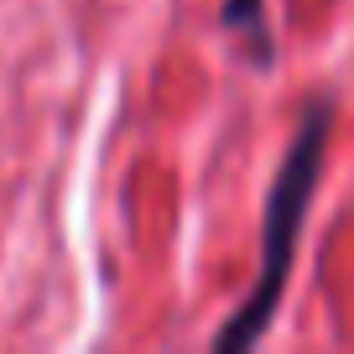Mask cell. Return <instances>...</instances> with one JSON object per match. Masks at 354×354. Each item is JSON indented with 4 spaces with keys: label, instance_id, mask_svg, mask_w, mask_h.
Returning <instances> with one entry per match:
<instances>
[{
    "label": "cell",
    "instance_id": "6da1fadb",
    "mask_svg": "<svg viewBox=\"0 0 354 354\" xmlns=\"http://www.w3.org/2000/svg\"><path fill=\"white\" fill-rule=\"evenodd\" d=\"M333 110L328 104H313L302 115L297 136L287 146V162H281L277 183L266 193V219H261V277H255L250 297L240 302L230 323L219 328L214 349H245L266 333L271 313H277L281 292H287V271L297 261V240H302V219H308L313 188H318V162H323V141H328Z\"/></svg>",
    "mask_w": 354,
    "mask_h": 354
},
{
    "label": "cell",
    "instance_id": "7a4b0ae2",
    "mask_svg": "<svg viewBox=\"0 0 354 354\" xmlns=\"http://www.w3.org/2000/svg\"><path fill=\"white\" fill-rule=\"evenodd\" d=\"M266 0H224V21L230 26H261Z\"/></svg>",
    "mask_w": 354,
    "mask_h": 354
}]
</instances>
